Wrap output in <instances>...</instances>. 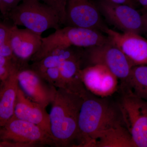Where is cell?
<instances>
[{"label":"cell","instance_id":"cell-17","mask_svg":"<svg viewBox=\"0 0 147 147\" xmlns=\"http://www.w3.org/2000/svg\"><path fill=\"white\" fill-rule=\"evenodd\" d=\"M73 47L53 51L40 60L33 62L30 65V67L38 73L48 68L59 67L63 63L68 60L83 57L84 52L76 50Z\"/></svg>","mask_w":147,"mask_h":147},{"label":"cell","instance_id":"cell-13","mask_svg":"<svg viewBox=\"0 0 147 147\" xmlns=\"http://www.w3.org/2000/svg\"><path fill=\"white\" fill-rule=\"evenodd\" d=\"M13 115L36 125L52 136L50 115L46 112V108L30 100L19 86Z\"/></svg>","mask_w":147,"mask_h":147},{"label":"cell","instance_id":"cell-8","mask_svg":"<svg viewBox=\"0 0 147 147\" xmlns=\"http://www.w3.org/2000/svg\"><path fill=\"white\" fill-rule=\"evenodd\" d=\"M96 4L92 0H67L64 26L97 30L107 28Z\"/></svg>","mask_w":147,"mask_h":147},{"label":"cell","instance_id":"cell-5","mask_svg":"<svg viewBox=\"0 0 147 147\" xmlns=\"http://www.w3.org/2000/svg\"><path fill=\"white\" fill-rule=\"evenodd\" d=\"M0 147H56L51 135L40 127L14 116L0 129Z\"/></svg>","mask_w":147,"mask_h":147},{"label":"cell","instance_id":"cell-11","mask_svg":"<svg viewBox=\"0 0 147 147\" xmlns=\"http://www.w3.org/2000/svg\"><path fill=\"white\" fill-rule=\"evenodd\" d=\"M104 32L120 49L133 67L147 65V40L138 34L120 33L107 27Z\"/></svg>","mask_w":147,"mask_h":147},{"label":"cell","instance_id":"cell-9","mask_svg":"<svg viewBox=\"0 0 147 147\" xmlns=\"http://www.w3.org/2000/svg\"><path fill=\"white\" fill-rule=\"evenodd\" d=\"M96 4L108 22L123 32H144L142 15L133 7L108 0H98Z\"/></svg>","mask_w":147,"mask_h":147},{"label":"cell","instance_id":"cell-10","mask_svg":"<svg viewBox=\"0 0 147 147\" xmlns=\"http://www.w3.org/2000/svg\"><path fill=\"white\" fill-rule=\"evenodd\" d=\"M18 79L19 87L30 100L45 108L52 103L57 93V88L30 68V66L19 71Z\"/></svg>","mask_w":147,"mask_h":147},{"label":"cell","instance_id":"cell-24","mask_svg":"<svg viewBox=\"0 0 147 147\" xmlns=\"http://www.w3.org/2000/svg\"><path fill=\"white\" fill-rule=\"evenodd\" d=\"M144 8H145V10H146V11H147V6L146 7H144Z\"/></svg>","mask_w":147,"mask_h":147},{"label":"cell","instance_id":"cell-14","mask_svg":"<svg viewBox=\"0 0 147 147\" xmlns=\"http://www.w3.org/2000/svg\"><path fill=\"white\" fill-rule=\"evenodd\" d=\"M41 35L27 28L20 29L12 25L10 45L13 54L21 62L28 63L38 51L42 44Z\"/></svg>","mask_w":147,"mask_h":147},{"label":"cell","instance_id":"cell-23","mask_svg":"<svg viewBox=\"0 0 147 147\" xmlns=\"http://www.w3.org/2000/svg\"><path fill=\"white\" fill-rule=\"evenodd\" d=\"M142 19L144 32L147 33V11L142 14Z\"/></svg>","mask_w":147,"mask_h":147},{"label":"cell","instance_id":"cell-2","mask_svg":"<svg viewBox=\"0 0 147 147\" xmlns=\"http://www.w3.org/2000/svg\"><path fill=\"white\" fill-rule=\"evenodd\" d=\"M83 95L58 88L49 114L52 137L56 147H80L79 113Z\"/></svg>","mask_w":147,"mask_h":147},{"label":"cell","instance_id":"cell-18","mask_svg":"<svg viewBox=\"0 0 147 147\" xmlns=\"http://www.w3.org/2000/svg\"><path fill=\"white\" fill-rule=\"evenodd\" d=\"M121 86V88L128 89L138 97L147 101V65L133 67Z\"/></svg>","mask_w":147,"mask_h":147},{"label":"cell","instance_id":"cell-7","mask_svg":"<svg viewBox=\"0 0 147 147\" xmlns=\"http://www.w3.org/2000/svg\"><path fill=\"white\" fill-rule=\"evenodd\" d=\"M86 48L84 56L91 65L105 66L121 79L122 84L126 81L133 66L120 49L110 40L102 45Z\"/></svg>","mask_w":147,"mask_h":147},{"label":"cell","instance_id":"cell-3","mask_svg":"<svg viewBox=\"0 0 147 147\" xmlns=\"http://www.w3.org/2000/svg\"><path fill=\"white\" fill-rule=\"evenodd\" d=\"M108 36L97 30L67 26L42 38L39 50L33 56V62L41 60L53 51L71 47L88 48L101 45L107 42Z\"/></svg>","mask_w":147,"mask_h":147},{"label":"cell","instance_id":"cell-20","mask_svg":"<svg viewBox=\"0 0 147 147\" xmlns=\"http://www.w3.org/2000/svg\"><path fill=\"white\" fill-rule=\"evenodd\" d=\"M52 7L59 17L61 25H64L65 17V7L67 0H40Z\"/></svg>","mask_w":147,"mask_h":147},{"label":"cell","instance_id":"cell-12","mask_svg":"<svg viewBox=\"0 0 147 147\" xmlns=\"http://www.w3.org/2000/svg\"><path fill=\"white\" fill-rule=\"evenodd\" d=\"M81 74L87 89L98 97H109L117 90L118 78L105 66H89L82 69Z\"/></svg>","mask_w":147,"mask_h":147},{"label":"cell","instance_id":"cell-22","mask_svg":"<svg viewBox=\"0 0 147 147\" xmlns=\"http://www.w3.org/2000/svg\"><path fill=\"white\" fill-rule=\"evenodd\" d=\"M111 2L116 3L127 5L134 7V3L132 0H108Z\"/></svg>","mask_w":147,"mask_h":147},{"label":"cell","instance_id":"cell-19","mask_svg":"<svg viewBox=\"0 0 147 147\" xmlns=\"http://www.w3.org/2000/svg\"><path fill=\"white\" fill-rule=\"evenodd\" d=\"M37 73L49 84L56 88H63V83L59 67H50L41 72Z\"/></svg>","mask_w":147,"mask_h":147},{"label":"cell","instance_id":"cell-15","mask_svg":"<svg viewBox=\"0 0 147 147\" xmlns=\"http://www.w3.org/2000/svg\"><path fill=\"white\" fill-rule=\"evenodd\" d=\"M22 69L11 72L5 81L1 82L0 89V126H3L13 116L19 88L18 75Z\"/></svg>","mask_w":147,"mask_h":147},{"label":"cell","instance_id":"cell-6","mask_svg":"<svg viewBox=\"0 0 147 147\" xmlns=\"http://www.w3.org/2000/svg\"><path fill=\"white\" fill-rule=\"evenodd\" d=\"M119 106L124 123L131 134L135 147H147V101L122 88Z\"/></svg>","mask_w":147,"mask_h":147},{"label":"cell","instance_id":"cell-4","mask_svg":"<svg viewBox=\"0 0 147 147\" xmlns=\"http://www.w3.org/2000/svg\"><path fill=\"white\" fill-rule=\"evenodd\" d=\"M6 19L12 25L25 27L41 35L47 30H57L62 25L57 12L40 0H22Z\"/></svg>","mask_w":147,"mask_h":147},{"label":"cell","instance_id":"cell-21","mask_svg":"<svg viewBox=\"0 0 147 147\" xmlns=\"http://www.w3.org/2000/svg\"><path fill=\"white\" fill-rule=\"evenodd\" d=\"M22 1V0H0V11L3 18L6 19L9 12Z\"/></svg>","mask_w":147,"mask_h":147},{"label":"cell","instance_id":"cell-16","mask_svg":"<svg viewBox=\"0 0 147 147\" xmlns=\"http://www.w3.org/2000/svg\"><path fill=\"white\" fill-rule=\"evenodd\" d=\"M93 147H135L132 137L124 125L102 131L95 140Z\"/></svg>","mask_w":147,"mask_h":147},{"label":"cell","instance_id":"cell-1","mask_svg":"<svg viewBox=\"0 0 147 147\" xmlns=\"http://www.w3.org/2000/svg\"><path fill=\"white\" fill-rule=\"evenodd\" d=\"M83 97L79 119L80 147H92L100 133L125 124L119 105L108 97H98L87 89Z\"/></svg>","mask_w":147,"mask_h":147}]
</instances>
